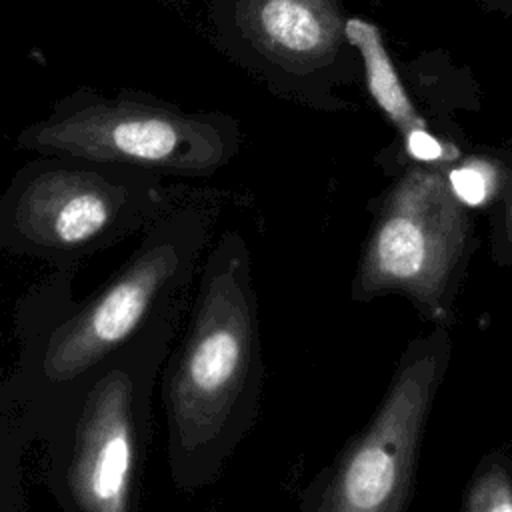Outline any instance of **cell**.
<instances>
[{"label":"cell","instance_id":"6da1fadb","mask_svg":"<svg viewBox=\"0 0 512 512\" xmlns=\"http://www.w3.org/2000/svg\"><path fill=\"white\" fill-rule=\"evenodd\" d=\"M252 252L224 230L198 268L186 332L162 366L166 464L176 490L214 484L252 430L264 392Z\"/></svg>","mask_w":512,"mask_h":512},{"label":"cell","instance_id":"7a4b0ae2","mask_svg":"<svg viewBox=\"0 0 512 512\" xmlns=\"http://www.w3.org/2000/svg\"><path fill=\"white\" fill-rule=\"evenodd\" d=\"M216 218L214 202L180 200L142 232L128 262L82 302L72 298V272L54 270L34 284L14 312L18 354L8 374L10 390L36 412L166 310L186 302Z\"/></svg>","mask_w":512,"mask_h":512},{"label":"cell","instance_id":"3957f363","mask_svg":"<svg viewBox=\"0 0 512 512\" xmlns=\"http://www.w3.org/2000/svg\"><path fill=\"white\" fill-rule=\"evenodd\" d=\"M184 306L36 410L46 486L62 512H138L152 392Z\"/></svg>","mask_w":512,"mask_h":512},{"label":"cell","instance_id":"277c9868","mask_svg":"<svg viewBox=\"0 0 512 512\" xmlns=\"http://www.w3.org/2000/svg\"><path fill=\"white\" fill-rule=\"evenodd\" d=\"M164 176L78 156L38 154L0 194V250L76 272L178 204Z\"/></svg>","mask_w":512,"mask_h":512},{"label":"cell","instance_id":"5b68a950","mask_svg":"<svg viewBox=\"0 0 512 512\" xmlns=\"http://www.w3.org/2000/svg\"><path fill=\"white\" fill-rule=\"evenodd\" d=\"M242 146L240 122L222 110H186L142 92L102 94L80 86L24 126L16 148L208 178Z\"/></svg>","mask_w":512,"mask_h":512},{"label":"cell","instance_id":"8992f818","mask_svg":"<svg viewBox=\"0 0 512 512\" xmlns=\"http://www.w3.org/2000/svg\"><path fill=\"white\" fill-rule=\"evenodd\" d=\"M440 328L412 342L368 422L302 496L300 512H402L432 398L448 364Z\"/></svg>","mask_w":512,"mask_h":512},{"label":"cell","instance_id":"52a82bcc","mask_svg":"<svg viewBox=\"0 0 512 512\" xmlns=\"http://www.w3.org/2000/svg\"><path fill=\"white\" fill-rule=\"evenodd\" d=\"M466 218L440 178L416 174L386 206L358 266L354 296L402 292L442 310L464 258Z\"/></svg>","mask_w":512,"mask_h":512},{"label":"cell","instance_id":"ba28073f","mask_svg":"<svg viewBox=\"0 0 512 512\" xmlns=\"http://www.w3.org/2000/svg\"><path fill=\"white\" fill-rule=\"evenodd\" d=\"M216 48L276 94L328 68L342 44L338 0H202Z\"/></svg>","mask_w":512,"mask_h":512},{"label":"cell","instance_id":"9c48e42d","mask_svg":"<svg viewBox=\"0 0 512 512\" xmlns=\"http://www.w3.org/2000/svg\"><path fill=\"white\" fill-rule=\"evenodd\" d=\"M344 36L352 40V44L358 46V50L364 56L366 62V74H368V86L372 96L380 102V106L398 122L402 124L408 134L414 130H422V122L416 118L400 82L398 76L392 70V64L382 50L378 32L374 26L366 24L360 18L346 20L344 24Z\"/></svg>","mask_w":512,"mask_h":512},{"label":"cell","instance_id":"30bf717a","mask_svg":"<svg viewBox=\"0 0 512 512\" xmlns=\"http://www.w3.org/2000/svg\"><path fill=\"white\" fill-rule=\"evenodd\" d=\"M464 512H512V480L498 462H488L478 470Z\"/></svg>","mask_w":512,"mask_h":512},{"label":"cell","instance_id":"8fae6325","mask_svg":"<svg viewBox=\"0 0 512 512\" xmlns=\"http://www.w3.org/2000/svg\"><path fill=\"white\" fill-rule=\"evenodd\" d=\"M450 184L456 196L466 204H480L486 198V180L474 168H458L450 172Z\"/></svg>","mask_w":512,"mask_h":512},{"label":"cell","instance_id":"7c38bea8","mask_svg":"<svg viewBox=\"0 0 512 512\" xmlns=\"http://www.w3.org/2000/svg\"><path fill=\"white\" fill-rule=\"evenodd\" d=\"M408 150L420 160H436L442 154L440 144L424 130H414L408 134Z\"/></svg>","mask_w":512,"mask_h":512},{"label":"cell","instance_id":"4fadbf2b","mask_svg":"<svg viewBox=\"0 0 512 512\" xmlns=\"http://www.w3.org/2000/svg\"><path fill=\"white\" fill-rule=\"evenodd\" d=\"M126 2H170V0H126Z\"/></svg>","mask_w":512,"mask_h":512}]
</instances>
